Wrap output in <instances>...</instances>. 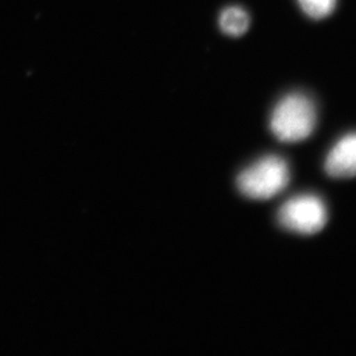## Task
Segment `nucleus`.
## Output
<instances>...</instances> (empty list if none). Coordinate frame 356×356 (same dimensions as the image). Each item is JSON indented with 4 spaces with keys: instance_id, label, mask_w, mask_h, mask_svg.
Masks as SVG:
<instances>
[{
    "instance_id": "1",
    "label": "nucleus",
    "mask_w": 356,
    "mask_h": 356,
    "mask_svg": "<svg viewBox=\"0 0 356 356\" xmlns=\"http://www.w3.org/2000/svg\"><path fill=\"white\" fill-rule=\"evenodd\" d=\"M270 131L281 143H300L312 136L317 126V108L302 92L284 97L272 111Z\"/></svg>"
},
{
    "instance_id": "2",
    "label": "nucleus",
    "mask_w": 356,
    "mask_h": 356,
    "mask_svg": "<svg viewBox=\"0 0 356 356\" xmlns=\"http://www.w3.org/2000/svg\"><path fill=\"white\" fill-rule=\"evenodd\" d=\"M291 182V169L280 156H266L244 169L236 185L244 197L254 201H267L285 191Z\"/></svg>"
},
{
    "instance_id": "3",
    "label": "nucleus",
    "mask_w": 356,
    "mask_h": 356,
    "mask_svg": "<svg viewBox=\"0 0 356 356\" xmlns=\"http://www.w3.org/2000/svg\"><path fill=\"white\" fill-rule=\"evenodd\" d=\"M282 229L300 235H314L327 223V207L314 194H301L288 200L277 214Z\"/></svg>"
},
{
    "instance_id": "4",
    "label": "nucleus",
    "mask_w": 356,
    "mask_h": 356,
    "mask_svg": "<svg viewBox=\"0 0 356 356\" xmlns=\"http://www.w3.org/2000/svg\"><path fill=\"white\" fill-rule=\"evenodd\" d=\"M325 170L332 178L356 177V132L337 141L325 160Z\"/></svg>"
},
{
    "instance_id": "5",
    "label": "nucleus",
    "mask_w": 356,
    "mask_h": 356,
    "mask_svg": "<svg viewBox=\"0 0 356 356\" xmlns=\"http://www.w3.org/2000/svg\"><path fill=\"white\" fill-rule=\"evenodd\" d=\"M219 26L229 36H242L250 26V16L241 7H227L219 16Z\"/></svg>"
},
{
    "instance_id": "6",
    "label": "nucleus",
    "mask_w": 356,
    "mask_h": 356,
    "mask_svg": "<svg viewBox=\"0 0 356 356\" xmlns=\"http://www.w3.org/2000/svg\"><path fill=\"white\" fill-rule=\"evenodd\" d=\"M302 11L312 19H325L335 10L337 0H298Z\"/></svg>"
}]
</instances>
